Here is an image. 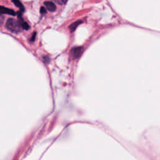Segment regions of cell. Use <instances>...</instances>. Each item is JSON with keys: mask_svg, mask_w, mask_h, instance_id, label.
Wrapping results in <instances>:
<instances>
[{"mask_svg": "<svg viewBox=\"0 0 160 160\" xmlns=\"http://www.w3.org/2000/svg\"><path fill=\"white\" fill-rule=\"evenodd\" d=\"M6 26L7 29H8L9 31L16 33L19 32L21 28L18 21H16V19L12 18H9V19H8Z\"/></svg>", "mask_w": 160, "mask_h": 160, "instance_id": "obj_1", "label": "cell"}, {"mask_svg": "<svg viewBox=\"0 0 160 160\" xmlns=\"http://www.w3.org/2000/svg\"><path fill=\"white\" fill-rule=\"evenodd\" d=\"M83 51L82 47H76L71 49V54L74 59H77L81 56Z\"/></svg>", "mask_w": 160, "mask_h": 160, "instance_id": "obj_2", "label": "cell"}, {"mask_svg": "<svg viewBox=\"0 0 160 160\" xmlns=\"http://www.w3.org/2000/svg\"><path fill=\"white\" fill-rule=\"evenodd\" d=\"M0 14H6L11 15V16L16 15L15 12L12 9L5 8L2 6H0Z\"/></svg>", "mask_w": 160, "mask_h": 160, "instance_id": "obj_3", "label": "cell"}, {"mask_svg": "<svg viewBox=\"0 0 160 160\" xmlns=\"http://www.w3.org/2000/svg\"><path fill=\"white\" fill-rule=\"evenodd\" d=\"M44 4L46 6V8L51 12L54 11L56 9V5L54 4V3L51 1H45L44 2Z\"/></svg>", "mask_w": 160, "mask_h": 160, "instance_id": "obj_4", "label": "cell"}, {"mask_svg": "<svg viewBox=\"0 0 160 160\" xmlns=\"http://www.w3.org/2000/svg\"><path fill=\"white\" fill-rule=\"evenodd\" d=\"M82 22V21L81 20H78V21H77L74 22L72 23L71 24H70V25L69 26V29L70 31H71V32H72L73 31H74L75 29H76V28H77L80 24H81Z\"/></svg>", "mask_w": 160, "mask_h": 160, "instance_id": "obj_5", "label": "cell"}, {"mask_svg": "<svg viewBox=\"0 0 160 160\" xmlns=\"http://www.w3.org/2000/svg\"><path fill=\"white\" fill-rule=\"evenodd\" d=\"M12 1L13 2V3L15 4L16 6H17L18 8H19L21 12L24 11V6L22 5V4L21 2V1L19 0H12Z\"/></svg>", "mask_w": 160, "mask_h": 160, "instance_id": "obj_6", "label": "cell"}, {"mask_svg": "<svg viewBox=\"0 0 160 160\" xmlns=\"http://www.w3.org/2000/svg\"><path fill=\"white\" fill-rule=\"evenodd\" d=\"M54 1H56L57 3L58 4H66V2H67L68 0H53Z\"/></svg>", "mask_w": 160, "mask_h": 160, "instance_id": "obj_7", "label": "cell"}, {"mask_svg": "<svg viewBox=\"0 0 160 160\" xmlns=\"http://www.w3.org/2000/svg\"><path fill=\"white\" fill-rule=\"evenodd\" d=\"M40 12H41V14H44V13H46V11L45 8L41 7V9H40Z\"/></svg>", "mask_w": 160, "mask_h": 160, "instance_id": "obj_8", "label": "cell"}, {"mask_svg": "<svg viewBox=\"0 0 160 160\" xmlns=\"http://www.w3.org/2000/svg\"><path fill=\"white\" fill-rule=\"evenodd\" d=\"M36 32H34L32 37H31V41H34V39H35V37H36Z\"/></svg>", "mask_w": 160, "mask_h": 160, "instance_id": "obj_9", "label": "cell"}]
</instances>
